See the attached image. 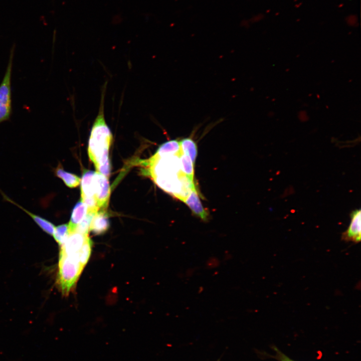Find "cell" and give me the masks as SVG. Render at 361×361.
I'll return each mask as SVG.
<instances>
[{
    "instance_id": "8",
    "label": "cell",
    "mask_w": 361,
    "mask_h": 361,
    "mask_svg": "<svg viewBox=\"0 0 361 361\" xmlns=\"http://www.w3.org/2000/svg\"><path fill=\"white\" fill-rule=\"evenodd\" d=\"M184 202L197 216L203 221L208 220V213L202 205L195 187L192 190Z\"/></svg>"
},
{
    "instance_id": "21",
    "label": "cell",
    "mask_w": 361,
    "mask_h": 361,
    "mask_svg": "<svg viewBox=\"0 0 361 361\" xmlns=\"http://www.w3.org/2000/svg\"><path fill=\"white\" fill-rule=\"evenodd\" d=\"M270 12V10H268V11H267V13H268V12Z\"/></svg>"
},
{
    "instance_id": "17",
    "label": "cell",
    "mask_w": 361,
    "mask_h": 361,
    "mask_svg": "<svg viewBox=\"0 0 361 361\" xmlns=\"http://www.w3.org/2000/svg\"><path fill=\"white\" fill-rule=\"evenodd\" d=\"M96 213L88 212L82 221L76 227L75 231L88 235L92 219Z\"/></svg>"
},
{
    "instance_id": "4",
    "label": "cell",
    "mask_w": 361,
    "mask_h": 361,
    "mask_svg": "<svg viewBox=\"0 0 361 361\" xmlns=\"http://www.w3.org/2000/svg\"><path fill=\"white\" fill-rule=\"evenodd\" d=\"M93 192L99 209H106L110 195L109 184L108 177L98 171L94 173Z\"/></svg>"
},
{
    "instance_id": "11",
    "label": "cell",
    "mask_w": 361,
    "mask_h": 361,
    "mask_svg": "<svg viewBox=\"0 0 361 361\" xmlns=\"http://www.w3.org/2000/svg\"><path fill=\"white\" fill-rule=\"evenodd\" d=\"M53 171L55 175L61 178L65 185L70 188L77 187L81 182V178L65 170L60 162L58 166L53 169Z\"/></svg>"
},
{
    "instance_id": "13",
    "label": "cell",
    "mask_w": 361,
    "mask_h": 361,
    "mask_svg": "<svg viewBox=\"0 0 361 361\" xmlns=\"http://www.w3.org/2000/svg\"><path fill=\"white\" fill-rule=\"evenodd\" d=\"M179 142L183 153L188 155L194 164L198 153L196 142L189 137L183 139Z\"/></svg>"
},
{
    "instance_id": "10",
    "label": "cell",
    "mask_w": 361,
    "mask_h": 361,
    "mask_svg": "<svg viewBox=\"0 0 361 361\" xmlns=\"http://www.w3.org/2000/svg\"><path fill=\"white\" fill-rule=\"evenodd\" d=\"M87 213V205L80 200L73 208L70 222L68 224L70 233L75 231L76 227L85 218Z\"/></svg>"
},
{
    "instance_id": "7",
    "label": "cell",
    "mask_w": 361,
    "mask_h": 361,
    "mask_svg": "<svg viewBox=\"0 0 361 361\" xmlns=\"http://www.w3.org/2000/svg\"><path fill=\"white\" fill-rule=\"evenodd\" d=\"M1 194H2L3 197L4 199L7 201L8 202L13 204L18 207L19 208H20L21 210H22L23 211H24L26 214H27L35 222V223L45 233L47 234L53 236V233L54 232L55 228V226L53 224H52L51 222L48 221V220L42 218V217L37 215L36 214H33V213H31V212L29 211L28 210H26V209L22 207L21 206L19 205L16 202H15L13 200L10 199L8 196H7L4 193H3L1 190H0Z\"/></svg>"
},
{
    "instance_id": "1",
    "label": "cell",
    "mask_w": 361,
    "mask_h": 361,
    "mask_svg": "<svg viewBox=\"0 0 361 361\" xmlns=\"http://www.w3.org/2000/svg\"><path fill=\"white\" fill-rule=\"evenodd\" d=\"M104 94L105 91L102 93L98 113L91 129L88 151L89 158L94 163L97 171L108 177L111 169L109 149L113 137L105 119Z\"/></svg>"
},
{
    "instance_id": "15",
    "label": "cell",
    "mask_w": 361,
    "mask_h": 361,
    "mask_svg": "<svg viewBox=\"0 0 361 361\" xmlns=\"http://www.w3.org/2000/svg\"><path fill=\"white\" fill-rule=\"evenodd\" d=\"M92 242L88 237L79 252V259L82 266L84 267L90 258Z\"/></svg>"
},
{
    "instance_id": "14",
    "label": "cell",
    "mask_w": 361,
    "mask_h": 361,
    "mask_svg": "<svg viewBox=\"0 0 361 361\" xmlns=\"http://www.w3.org/2000/svg\"><path fill=\"white\" fill-rule=\"evenodd\" d=\"M179 166L181 171L190 180L193 181L194 163L190 158L184 154L182 150L179 155Z\"/></svg>"
},
{
    "instance_id": "20",
    "label": "cell",
    "mask_w": 361,
    "mask_h": 361,
    "mask_svg": "<svg viewBox=\"0 0 361 361\" xmlns=\"http://www.w3.org/2000/svg\"><path fill=\"white\" fill-rule=\"evenodd\" d=\"M342 6H343V4H341V5H340L338 7H342Z\"/></svg>"
},
{
    "instance_id": "3",
    "label": "cell",
    "mask_w": 361,
    "mask_h": 361,
    "mask_svg": "<svg viewBox=\"0 0 361 361\" xmlns=\"http://www.w3.org/2000/svg\"><path fill=\"white\" fill-rule=\"evenodd\" d=\"M15 46L10 51L6 71L0 84V123L10 119L12 112L11 78Z\"/></svg>"
},
{
    "instance_id": "5",
    "label": "cell",
    "mask_w": 361,
    "mask_h": 361,
    "mask_svg": "<svg viewBox=\"0 0 361 361\" xmlns=\"http://www.w3.org/2000/svg\"><path fill=\"white\" fill-rule=\"evenodd\" d=\"M360 210L355 209L350 214L351 221L347 230L341 236V239L346 242L357 243L360 241L361 216Z\"/></svg>"
},
{
    "instance_id": "2",
    "label": "cell",
    "mask_w": 361,
    "mask_h": 361,
    "mask_svg": "<svg viewBox=\"0 0 361 361\" xmlns=\"http://www.w3.org/2000/svg\"><path fill=\"white\" fill-rule=\"evenodd\" d=\"M83 268L79 252L71 255L60 252L57 283L63 295L68 294L75 286Z\"/></svg>"
},
{
    "instance_id": "18",
    "label": "cell",
    "mask_w": 361,
    "mask_h": 361,
    "mask_svg": "<svg viewBox=\"0 0 361 361\" xmlns=\"http://www.w3.org/2000/svg\"><path fill=\"white\" fill-rule=\"evenodd\" d=\"M274 349L275 351V355L274 356V357L279 361H295L289 358L286 355L284 354L278 348L274 347Z\"/></svg>"
},
{
    "instance_id": "19",
    "label": "cell",
    "mask_w": 361,
    "mask_h": 361,
    "mask_svg": "<svg viewBox=\"0 0 361 361\" xmlns=\"http://www.w3.org/2000/svg\"><path fill=\"white\" fill-rule=\"evenodd\" d=\"M346 20L349 25L353 26L356 22L357 17L356 16H349L346 18Z\"/></svg>"
},
{
    "instance_id": "16",
    "label": "cell",
    "mask_w": 361,
    "mask_h": 361,
    "mask_svg": "<svg viewBox=\"0 0 361 361\" xmlns=\"http://www.w3.org/2000/svg\"><path fill=\"white\" fill-rule=\"evenodd\" d=\"M70 232L68 224H62L55 228L53 236L55 241L61 246L63 244Z\"/></svg>"
},
{
    "instance_id": "9",
    "label": "cell",
    "mask_w": 361,
    "mask_h": 361,
    "mask_svg": "<svg viewBox=\"0 0 361 361\" xmlns=\"http://www.w3.org/2000/svg\"><path fill=\"white\" fill-rule=\"evenodd\" d=\"M109 227V221L106 209L99 210L94 216L90 230L96 235L106 232Z\"/></svg>"
},
{
    "instance_id": "6",
    "label": "cell",
    "mask_w": 361,
    "mask_h": 361,
    "mask_svg": "<svg viewBox=\"0 0 361 361\" xmlns=\"http://www.w3.org/2000/svg\"><path fill=\"white\" fill-rule=\"evenodd\" d=\"M88 238V235L75 231L70 233L63 244L61 245L60 252L67 255L78 253Z\"/></svg>"
},
{
    "instance_id": "22",
    "label": "cell",
    "mask_w": 361,
    "mask_h": 361,
    "mask_svg": "<svg viewBox=\"0 0 361 361\" xmlns=\"http://www.w3.org/2000/svg\"><path fill=\"white\" fill-rule=\"evenodd\" d=\"M278 14V13H276V15H277Z\"/></svg>"
},
{
    "instance_id": "12",
    "label": "cell",
    "mask_w": 361,
    "mask_h": 361,
    "mask_svg": "<svg viewBox=\"0 0 361 361\" xmlns=\"http://www.w3.org/2000/svg\"><path fill=\"white\" fill-rule=\"evenodd\" d=\"M181 151L179 141L170 140L162 144L155 153L158 156L174 155Z\"/></svg>"
}]
</instances>
